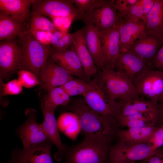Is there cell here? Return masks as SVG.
<instances>
[{
    "label": "cell",
    "instance_id": "1",
    "mask_svg": "<svg viewBox=\"0 0 163 163\" xmlns=\"http://www.w3.org/2000/svg\"><path fill=\"white\" fill-rule=\"evenodd\" d=\"M113 138L103 135L87 136L76 145L66 146L63 163H106Z\"/></svg>",
    "mask_w": 163,
    "mask_h": 163
},
{
    "label": "cell",
    "instance_id": "2",
    "mask_svg": "<svg viewBox=\"0 0 163 163\" xmlns=\"http://www.w3.org/2000/svg\"><path fill=\"white\" fill-rule=\"evenodd\" d=\"M70 109L78 117L81 133L84 136L103 135L115 136L120 126L115 120L105 117L90 108L84 100H78L71 105Z\"/></svg>",
    "mask_w": 163,
    "mask_h": 163
},
{
    "label": "cell",
    "instance_id": "3",
    "mask_svg": "<svg viewBox=\"0 0 163 163\" xmlns=\"http://www.w3.org/2000/svg\"><path fill=\"white\" fill-rule=\"evenodd\" d=\"M18 37L22 58L21 69L32 72L41 82L42 70L55 48L41 44L29 30H24Z\"/></svg>",
    "mask_w": 163,
    "mask_h": 163
},
{
    "label": "cell",
    "instance_id": "4",
    "mask_svg": "<svg viewBox=\"0 0 163 163\" xmlns=\"http://www.w3.org/2000/svg\"><path fill=\"white\" fill-rule=\"evenodd\" d=\"M101 70L99 81L110 100L128 101L139 97L134 85L119 71L106 66Z\"/></svg>",
    "mask_w": 163,
    "mask_h": 163
},
{
    "label": "cell",
    "instance_id": "5",
    "mask_svg": "<svg viewBox=\"0 0 163 163\" xmlns=\"http://www.w3.org/2000/svg\"><path fill=\"white\" fill-rule=\"evenodd\" d=\"M115 0H96L82 20L92 24L99 31L117 27L121 19L115 8Z\"/></svg>",
    "mask_w": 163,
    "mask_h": 163
},
{
    "label": "cell",
    "instance_id": "6",
    "mask_svg": "<svg viewBox=\"0 0 163 163\" xmlns=\"http://www.w3.org/2000/svg\"><path fill=\"white\" fill-rule=\"evenodd\" d=\"M90 82V87L83 96L85 102L99 114L116 121L118 102L110 99L100 81L94 79Z\"/></svg>",
    "mask_w": 163,
    "mask_h": 163
},
{
    "label": "cell",
    "instance_id": "7",
    "mask_svg": "<svg viewBox=\"0 0 163 163\" xmlns=\"http://www.w3.org/2000/svg\"><path fill=\"white\" fill-rule=\"evenodd\" d=\"M157 150H155L147 142L131 144L118 140L111 145L107 161L110 163L147 160Z\"/></svg>",
    "mask_w": 163,
    "mask_h": 163
},
{
    "label": "cell",
    "instance_id": "8",
    "mask_svg": "<svg viewBox=\"0 0 163 163\" xmlns=\"http://www.w3.org/2000/svg\"><path fill=\"white\" fill-rule=\"evenodd\" d=\"M53 144L49 140L13 150L7 163H54L51 155Z\"/></svg>",
    "mask_w": 163,
    "mask_h": 163
},
{
    "label": "cell",
    "instance_id": "9",
    "mask_svg": "<svg viewBox=\"0 0 163 163\" xmlns=\"http://www.w3.org/2000/svg\"><path fill=\"white\" fill-rule=\"evenodd\" d=\"M33 12L51 18L69 17L80 19L73 0H34Z\"/></svg>",
    "mask_w": 163,
    "mask_h": 163
},
{
    "label": "cell",
    "instance_id": "10",
    "mask_svg": "<svg viewBox=\"0 0 163 163\" xmlns=\"http://www.w3.org/2000/svg\"><path fill=\"white\" fill-rule=\"evenodd\" d=\"M22 55L20 46L13 39L1 41L0 43V76L6 78L21 69Z\"/></svg>",
    "mask_w": 163,
    "mask_h": 163
},
{
    "label": "cell",
    "instance_id": "11",
    "mask_svg": "<svg viewBox=\"0 0 163 163\" xmlns=\"http://www.w3.org/2000/svg\"><path fill=\"white\" fill-rule=\"evenodd\" d=\"M134 85L139 95L156 103L163 99V72L150 69L136 81Z\"/></svg>",
    "mask_w": 163,
    "mask_h": 163
},
{
    "label": "cell",
    "instance_id": "12",
    "mask_svg": "<svg viewBox=\"0 0 163 163\" xmlns=\"http://www.w3.org/2000/svg\"><path fill=\"white\" fill-rule=\"evenodd\" d=\"M27 119L24 123L17 129L18 134L23 147L40 143L48 140L41 124L36 120L37 112L32 109L26 112Z\"/></svg>",
    "mask_w": 163,
    "mask_h": 163
},
{
    "label": "cell",
    "instance_id": "13",
    "mask_svg": "<svg viewBox=\"0 0 163 163\" xmlns=\"http://www.w3.org/2000/svg\"><path fill=\"white\" fill-rule=\"evenodd\" d=\"M85 27L72 34L73 38L71 49L77 55L83 68L86 81L89 82L97 72V69L87 46L85 34Z\"/></svg>",
    "mask_w": 163,
    "mask_h": 163
},
{
    "label": "cell",
    "instance_id": "14",
    "mask_svg": "<svg viewBox=\"0 0 163 163\" xmlns=\"http://www.w3.org/2000/svg\"><path fill=\"white\" fill-rule=\"evenodd\" d=\"M148 63L127 51L121 53L115 69L122 73L134 85L136 80L149 69Z\"/></svg>",
    "mask_w": 163,
    "mask_h": 163
},
{
    "label": "cell",
    "instance_id": "15",
    "mask_svg": "<svg viewBox=\"0 0 163 163\" xmlns=\"http://www.w3.org/2000/svg\"><path fill=\"white\" fill-rule=\"evenodd\" d=\"M99 32L105 66L115 69L121 53L120 35L117 27Z\"/></svg>",
    "mask_w": 163,
    "mask_h": 163
},
{
    "label": "cell",
    "instance_id": "16",
    "mask_svg": "<svg viewBox=\"0 0 163 163\" xmlns=\"http://www.w3.org/2000/svg\"><path fill=\"white\" fill-rule=\"evenodd\" d=\"M72 75L53 61H47L41 74L40 81L47 92L73 78Z\"/></svg>",
    "mask_w": 163,
    "mask_h": 163
},
{
    "label": "cell",
    "instance_id": "17",
    "mask_svg": "<svg viewBox=\"0 0 163 163\" xmlns=\"http://www.w3.org/2000/svg\"><path fill=\"white\" fill-rule=\"evenodd\" d=\"M163 43L145 31L132 46L129 51L147 63L152 62Z\"/></svg>",
    "mask_w": 163,
    "mask_h": 163
},
{
    "label": "cell",
    "instance_id": "18",
    "mask_svg": "<svg viewBox=\"0 0 163 163\" xmlns=\"http://www.w3.org/2000/svg\"><path fill=\"white\" fill-rule=\"evenodd\" d=\"M44 116L41 123L44 132L47 138L55 145L57 151L53 154L55 159L58 161L62 159L66 145L62 142L59 134V129L54 112L46 109L41 106Z\"/></svg>",
    "mask_w": 163,
    "mask_h": 163
},
{
    "label": "cell",
    "instance_id": "19",
    "mask_svg": "<svg viewBox=\"0 0 163 163\" xmlns=\"http://www.w3.org/2000/svg\"><path fill=\"white\" fill-rule=\"evenodd\" d=\"M50 57L53 61L63 68L72 75L86 80L83 68L74 51L68 49L59 51L55 49Z\"/></svg>",
    "mask_w": 163,
    "mask_h": 163
},
{
    "label": "cell",
    "instance_id": "20",
    "mask_svg": "<svg viewBox=\"0 0 163 163\" xmlns=\"http://www.w3.org/2000/svg\"><path fill=\"white\" fill-rule=\"evenodd\" d=\"M117 28L121 53L128 51L145 30V24L141 20L129 22L121 20Z\"/></svg>",
    "mask_w": 163,
    "mask_h": 163
},
{
    "label": "cell",
    "instance_id": "21",
    "mask_svg": "<svg viewBox=\"0 0 163 163\" xmlns=\"http://www.w3.org/2000/svg\"><path fill=\"white\" fill-rule=\"evenodd\" d=\"M34 0H0V13L23 24L29 16Z\"/></svg>",
    "mask_w": 163,
    "mask_h": 163
},
{
    "label": "cell",
    "instance_id": "22",
    "mask_svg": "<svg viewBox=\"0 0 163 163\" xmlns=\"http://www.w3.org/2000/svg\"><path fill=\"white\" fill-rule=\"evenodd\" d=\"M143 21L146 32L163 43V0H156Z\"/></svg>",
    "mask_w": 163,
    "mask_h": 163
},
{
    "label": "cell",
    "instance_id": "23",
    "mask_svg": "<svg viewBox=\"0 0 163 163\" xmlns=\"http://www.w3.org/2000/svg\"><path fill=\"white\" fill-rule=\"evenodd\" d=\"M85 29L87 46L97 69L101 70L105 64L99 31L91 23L86 24Z\"/></svg>",
    "mask_w": 163,
    "mask_h": 163
},
{
    "label": "cell",
    "instance_id": "24",
    "mask_svg": "<svg viewBox=\"0 0 163 163\" xmlns=\"http://www.w3.org/2000/svg\"><path fill=\"white\" fill-rule=\"evenodd\" d=\"M159 126H145L119 129L115 136L118 140L127 143H148Z\"/></svg>",
    "mask_w": 163,
    "mask_h": 163
},
{
    "label": "cell",
    "instance_id": "25",
    "mask_svg": "<svg viewBox=\"0 0 163 163\" xmlns=\"http://www.w3.org/2000/svg\"><path fill=\"white\" fill-rule=\"evenodd\" d=\"M59 130L73 141L77 139L81 133V126L79 118L72 112L62 113L57 120Z\"/></svg>",
    "mask_w": 163,
    "mask_h": 163
},
{
    "label": "cell",
    "instance_id": "26",
    "mask_svg": "<svg viewBox=\"0 0 163 163\" xmlns=\"http://www.w3.org/2000/svg\"><path fill=\"white\" fill-rule=\"evenodd\" d=\"M23 24L6 15L0 13V40L13 39L24 30Z\"/></svg>",
    "mask_w": 163,
    "mask_h": 163
},
{
    "label": "cell",
    "instance_id": "27",
    "mask_svg": "<svg viewBox=\"0 0 163 163\" xmlns=\"http://www.w3.org/2000/svg\"><path fill=\"white\" fill-rule=\"evenodd\" d=\"M70 97L62 87H57L47 92L41 106L55 111L58 106L68 105L71 101Z\"/></svg>",
    "mask_w": 163,
    "mask_h": 163
},
{
    "label": "cell",
    "instance_id": "28",
    "mask_svg": "<svg viewBox=\"0 0 163 163\" xmlns=\"http://www.w3.org/2000/svg\"><path fill=\"white\" fill-rule=\"evenodd\" d=\"M60 87L70 97L78 95L83 96L89 88L90 83L79 78H73Z\"/></svg>",
    "mask_w": 163,
    "mask_h": 163
},
{
    "label": "cell",
    "instance_id": "29",
    "mask_svg": "<svg viewBox=\"0 0 163 163\" xmlns=\"http://www.w3.org/2000/svg\"><path fill=\"white\" fill-rule=\"evenodd\" d=\"M29 30L31 33L37 31L53 33L57 30L52 21L45 16L33 12Z\"/></svg>",
    "mask_w": 163,
    "mask_h": 163
},
{
    "label": "cell",
    "instance_id": "30",
    "mask_svg": "<svg viewBox=\"0 0 163 163\" xmlns=\"http://www.w3.org/2000/svg\"><path fill=\"white\" fill-rule=\"evenodd\" d=\"M73 42L72 34L57 30L52 34L51 45L58 51H62L67 49Z\"/></svg>",
    "mask_w": 163,
    "mask_h": 163
},
{
    "label": "cell",
    "instance_id": "31",
    "mask_svg": "<svg viewBox=\"0 0 163 163\" xmlns=\"http://www.w3.org/2000/svg\"><path fill=\"white\" fill-rule=\"evenodd\" d=\"M130 101L134 109L138 113L157 112L158 103L151 100L140 99L138 97Z\"/></svg>",
    "mask_w": 163,
    "mask_h": 163
},
{
    "label": "cell",
    "instance_id": "32",
    "mask_svg": "<svg viewBox=\"0 0 163 163\" xmlns=\"http://www.w3.org/2000/svg\"><path fill=\"white\" fill-rule=\"evenodd\" d=\"M18 80L23 86L30 88L39 84L40 81L32 72L25 69H21L18 72Z\"/></svg>",
    "mask_w": 163,
    "mask_h": 163
},
{
    "label": "cell",
    "instance_id": "33",
    "mask_svg": "<svg viewBox=\"0 0 163 163\" xmlns=\"http://www.w3.org/2000/svg\"><path fill=\"white\" fill-rule=\"evenodd\" d=\"M117 122L119 126H126L128 128L158 126L157 120L148 119L118 120Z\"/></svg>",
    "mask_w": 163,
    "mask_h": 163
},
{
    "label": "cell",
    "instance_id": "34",
    "mask_svg": "<svg viewBox=\"0 0 163 163\" xmlns=\"http://www.w3.org/2000/svg\"><path fill=\"white\" fill-rule=\"evenodd\" d=\"M23 86L18 79L11 80L5 83L2 84V95H15L20 94L23 90Z\"/></svg>",
    "mask_w": 163,
    "mask_h": 163
},
{
    "label": "cell",
    "instance_id": "35",
    "mask_svg": "<svg viewBox=\"0 0 163 163\" xmlns=\"http://www.w3.org/2000/svg\"><path fill=\"white\" fill-rule=\"evenodd\" d=\"M145 18V17L142 9L136 3L124 14L121 20H123L129 22L140 20L143 21Z\"/></svg>",
    "mask_w": 163,
    "mask_h": 163
},
{
    "label": "cell",
    "instance_id": "36",
    "mask_svg": "<svg viewBox=\"0 0 163 163\" xmlns=\"http://www.w3.org/2000/svg\"><path fill=\"white\" fill-rule=\"evenodd\" d=\"M138 1L139 0H115V6L120 19L124 14Z\"/></svg>",
    "mask_w": 163,
    "mask_h": 163
},
{
    "label": "cell",
    "instance_id": "37",
    "mask_svg": "<svg viewBox=\"0 0 163 163\" xmlns=\"http://www.w3.org/2000/svg\"><path fill=\"white\" fill-rule=\"evenodd\" d=\"M148 143L156 150L163 146V125L159 126Z\"/></svg>",
    "mask_w": 163,
    "mask_h": 163
},
{
    "label": "cell",
    "instance_id": "38",
    "mask_svg": "<svg viewBox=\"0 0 163 163\" xmlns=\"http://www.w3.org/2000/svg\"><path fill=\"white\" fill-rule=\"evenodd\" d=\"M96 0H73L80 15V19L91 8Z\"/></svg>",
    "mask_w": 163,
    "mask_h": 163
},
{
    "label": "cell",
    "instance_id": "39",
    "mask_svg": "<svg viewBox=\"0 0 163 163\" xmlns=\"http://www.w3.org/2000/svg\"><path fill=\"white\" fill-rule=\"evenodd\" d=\"M51 19L57 30L64 32H68V30L74 20L69 17L56 18Z\"/></svg>",
    "mask_w": 163,
    "mask_h": 163
},
{
    "label": "cell",
    "instance_id": "40",
    "mask_svg": "<svg viewBox=\"0 0 163 163\" xmlns=\"http://www.w3.org/2000/svg\"><path fill=\"white\" fill-rule=\"evenodd\" d=\"M53 33L47 31H37L31 34L41 44L45 46H49L51 44V40Z\"/></svg>",
    "mask_w": 163,
    "mask_h": 163
},
{
    "label": "cell",
    "instance_id": "41",
    "mask_svg": "<svg viewBox=\"0 0 163 163\" xmlns=\"http://www.w3.org/2000/svg\"><path fill=\"white\" fill-rule=\"evenodd\" d=\"M152 63L155 67L163 72V45L158 50Z\"/></svg>",
    "mask_w": 163,
    "mask_h": 163
},
{
    "label": "cell",
    "instance_id": "42",
    "mask_svg": "<svg viewBox=\"0 0 163 163\" xmlns=\"http://www.w3.org/2000/svg\"><path fill=\"white\" fill-rule=\"evenodd\" d=\"M156 1V0H139L137 4L142 9L145 18L151 10Z\"/></svg>",
    "mask_w": 163,
    "mask_h": 163
},
{
    "label": "cell",
    "instance_id": "43",
    "mask_svg": "<svg viewBox=\"0 0 163 163\" xmlns=\"http://www.w3.org/2000/svg\"><path fill=\"white\" fill-rule=\"evenodd\" d=\"M147 160V163H163V149H158Z\"/></svg>",
    "mask_w": 163,
    "mask_h": 163
},
{
    "label": "cell",
    "instance_id": "44",
    "mask_svg": "<svg viewBox=\"0 0 163 163\" xmlns=\"http://www.w3.org/2000/svg\"><path fill=\"white\" fill-rule=\"evenodd\" d=\"M157 114L158 126L163 125V101L158 103Z\"/></svg>",
    "mask_w": 163,
    "mask_h": 163
},
{
    "label": "cell",
    "instance_id": "45",
    "mask_svg": "<svg viewBox=\"0 0 163 163\" xmlns=\"http://www.w3.org/2000/svg\"><path fill=\"white\" fill-rule=\"evenodd\" d=\"M110 163H136L135 161H123L117 162H113Z\"/></svg>",
    "mask_w": 163,
    "mask_h": 163
}]
</instances>
